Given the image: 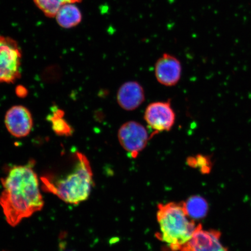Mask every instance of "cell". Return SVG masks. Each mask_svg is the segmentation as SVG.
I'll use <instances>...</instances> for the list:
<instances>
[{"mask_svg":"<svg viewBox=\"0 0 251 251\" xmlns=\"http://www.w3.org/2000/svg\"><path fill=\"white\" fill-rule=\"evenodd\" d=\"M17 93L19 96L24 97L26 95L27 91L23 87L20 86L17 88Z\"/></svg>","mask_w":251,"mask_h":251,"instance_id":"15","label":"cell"},{"mask_svg":"<svg viewBox=\"0 0 251 251\" xmlns=\"http://www.w3.org/2000/svg\"><path fill=\"white\" fill-rule=\"evenodd\" d=\"M221 233L215 230H203L198 225L192 237L180 251H229L221 242Z\"/></svg>","mask_w":251,"mask_h":251,"instance_id":"7","label":"cell"},{"mask_svg":"<svg viewBox=\"0 0 251 251\" xmlns=\"http://www.w3.org/2000/svg\"><path fill=\"white\" fill-rule=\"evenodd\" d=\"M1 183L0 205L11 226L15 227L24 219L42 209L44 201L32 164L14 166L7 176L1 178Z\"/></svg>","mask_w":251,"mask_h":251,"instance_id":"1","label":"cell"},{"mask_svg":"<svg viewBox=\"0 0 251 251\" xmlns=\"http://www.w3.org/2000/svg\"><path fill=\"white\" fill-rule=\"evenodd\" d=\"M144 100L145 94L143 88L137 81H127L122 84L118 91V103L126 111H133L139 108Z\"/></svg>","mask_w":251,"mask_h":251,"instance_id":"10","label":"cell"},{"mask_svg":"<svg viewBox=\"0 0 251 251\" xmlns=\"http://www.w3.org/2000/svg\"><path fill=\"white\" fill-rule=\"evenodd\" d=\"M155 74L159 83L166 86H174L180 79V62L175 56L164 54L156 63Z\"/></svg>","mask_w":251,"mask_h":251,"instance_id":"9","label":"cell"},{"mask_svg":"<svg viewBox=\"0 0 251 251\" xmlns=\"http://www.w3.org/2000/svg\"><path fill=\"white\" fill-rule=\"evenodd\" d=\"M21 58L18 43L0 35V83H13L21 77Z\"/></svg>","mask_w":251,"mask_h":251,"instance_id":"4","label":"cell"},{"mask_svg":"<svg viewBox=\"0 0 251 251\" xmlns=\"http://www.w3.org/2000/svg\"><path fill=\"white\" fill-rule=\"evenodd\" d=\"M183 203L185 211L191 219H203L208 214V203L202 197H190Z\"/></svg>","mask_w":251,"mask_h":251,"instance_id":"12","label":"cell"},{"mask_svg":"<svg viewBox=\"0 0 251 251\" xmlns=\"http://www.w3.org/2000/svg\"><path fill=\"white\" fill-rule=\"evenodd\" d=\"M76 4H63L55 18L56 23L64 29L76 27L82 20L81 12Z\"/></svg>","mask_w":251,"mask_h":251,"instance_id":"11","label":"cell"},{"mask_svg":"<svg viewBox=\"0 0 251 251\" xmlns=\"http://www.w3.org/2000/svg\"><path fill=\"white\" fill-rule=\"evenodd\" d=\"M118 137L121 146L134 158L146 148L151 139L144 126L135 121H128L122 125Z\"/></svg>","mask_w":251,"mask_h":251,"instance_id":"5","label":"cell"},{"mask_svg":"<svg viewBox=\"0 0 251 251\" xmlns=\"http://www.w3.org/2000/svg\"><path fill=\"white\" fill-rule=\"evenodd\" d=\"M34 4L47 17L55 18L63 5L61 0H33Z\"/></svg>","mask_w":251,"mask_h":251,"instance_id":"14","label":"cell"},{"mask_svg":"<svg viewBox=\"0 0 251 251\" xmlns=\"http://www.w3.org/2000/svg\"><path fill=\"white\" fill-rule=\"evenodd\" d=\"M64 115V112L57 109L50 117V121L51 122L52 128L58 136H71L72 129L70 125L63 118Z\"/></svg>","mask_w":251,"mask_h":251,"instance_id":"13","label":"cell"},{"mask_svg":"<svg viewBox=\"0 0 251 251\" xmlns=\"http://www.w3.org/2000/svg\"><path fill=\"white\" fill-rule=\"evenodd\" d=\"M43 188L66 203L77 205L89 199L94 186L93 174L87 157L80 152L71 172L60 178L43 177Z\"/></svg>","mask_w":251,"mask_h":251,"instance_id":"2","label":"cell"},{"mask_svg":"<svg viewBox=\"0 0 251 251\" xmlns=\"http://www.w3.org/2000/svg\"><path fill=\"white\" fill-rule=\"evenodd\" d=\"M82 0H61L63 4H76L80 2Z\"/></svg>","mask_w":251,"mask_h":251,"instance_id":"16","label":"cell"},{"mask_svg":"<svg viewBox=\"0 0 251 251\" xmlns=\"http://www.w3.org/2000/svg\"><path fill=\"white\" fill-rule=\"evenodd\" d=\"M5 125L12 136L17 138L25 137L29 135L32 129V116L29 109L25 106H14L6 113Z\"/></svg>","mask_w":251,"mask_h":251,"instance_id":"8","label":"cell"},{"mask_svg":"<svg viewBox=\"0 0 251 251\" xmlns=\"http://www.w3.org/2000/svg\"><path fill=\"white\" fill-rule=\"evenodd\" d=\"M144 119L154 130L152 137L153 134L170 130L175 124L176 116L170 102H155L147 106Z\"/></svg>","mask_w":251,"mask_h":251,"instance_id":"6","label":"cell"},{"mask_svg":"<svg viewBox=\"0 0 251 251\" xmlns=\"http://www.w3.org/2000/svg\"><path fill=\"white\" fill-rule=\"evenodd\" d=\"M156 218L159 232L156 237L172 251H180L197 227L185 211L183 202L159 204Z\"/></svg>","mask_w":251,"mask_h":251,"instance_id":"3","label":"cell"}]
</instances>
